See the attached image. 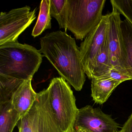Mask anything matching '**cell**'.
<instances>
[{
	"label": "cell",
	"instance_id": "obj_14",
	"mask_svg": "<svg viewBox=\"0 0 132 132\" xmlns=\"http://www.w3.org/2000/svg\"><path fill=\"white\" fill-rule=\"evenodd\" d=\"M51 16L50 13V0L41 2L40 11L31 35L34 38L40 35L45 30L51 28Z\"/></svg>",
	"mask_w": 132,
	"mask_h": 132
},
{
	"label": "cell",
	"instance_id": "obj_2",
	"mask_svg": "<svg viewBox=\"0 0 132 132\" xmlns=\"http://www.w3.org/2000/svg\"><path fill=\"white\" fill-rule=\"evenodd\" d=\"M43 56L33 46L18 41L0 45V74L24 81L32 80Z\"/></svg>",
	"mask_w": 132,
	"mask_h": 132
},
{
	"label": "cell",
	"instance_id": "obj_23",
	"mask_svg": "<svg viewBox=\"0 0 132 132\" xmlns=\"http://www.w3.org/2000/svg\"><path fill=\"white\" fill-rule=\"evenodd\" d=\"M117 132H122V131H121V130H119V131H118Z\"/></svg>",
	"mask_w": 132,
	"mask_h": 132
},
{
	"label": "cell",
	"instance_id": "obj_15",
	"mask_svg": "<svg viewBox=\"0 0 132 132\" xmlns=\"http://www.w3.org/2000/svg\"><path fill=\"white\" fill-rule=\"evenodd\" d=\"M24 81L0 74V103L11 101L14 93Z\"/></svg>",
	"mask_w": 132,
	"mask_h": 132
},
{
	"label": "cell",
	"instance_id": "obj_11",
	"mask_svg": "<svg viewBox=\"0 0 132 132\" xmlns=\"http://www.w3.org/2000/svg\"><path fill=\"white\" fill-rule=\"evenodd\" d=\"M91 96L95 103H105L114 89L122 82L110 79L92 78Z\"/></svg>",
	"mask_w": 132,
	"mask_h": 132
},
{
	"label": "cell",
	"instance_id": "obj_22",
	"mask_svg": "<svg viewBox=\"0 0 132 132\" xmlns=\"http://www.w3.org/2000/svg\"><path fill=\"white\" fill-rule=\"evenodd\" d=\"M71 132H76V130H75V129L72 130V131H71Z\"/></svg>",
	"mask_w": 132,
	"mask_h": 132
},
{
	"label": "cell",
	"instance_id": "obj_21",
	"mask_svg": "<svg viewBox=\"0 0 132 132\" xmlns=\"http://www.w3.org/2000/svg\"><path fill=\"white\" fill-rule=\"evenodd\" d=\"M74 129L76 130V132H88L85 129L80 126L74 127Z\"/></svg>",
	"mask_w": 132,
	"mask_h": 132
},
{
	"label": "cell",
	"instance_id": "obj_20",
	"mask_svg": "<svg viewBox=\"0 0 132 132\" xmlns=\"http://www.w3.org/2000/svg\"><path fill=\"white\" fill-rule=\"evenodd\" d=\"M121 130L122 132H132V113L123 124Z\"/></svg>",
	"mask_w": 132,
	"mask_h": 132
},
{
	"label": "cell",
	"instance_id": "obj_19",
	"mask_svg": "<svg viewBox=\"0 0 132 132\" xmlns=\"http://www.w3.org/2000/svg\"><path fill=\"white\" fill-rule=\"evenodd\" d=\"M102 78L110 79L122 82L127 80H132V76L125 71L113 68L104 75L96 78Z\"/></svg>",
	"mask_w": 132,
	"mask_h": 132
},
{
	"label": "cell",
	"instance_id": "obj_9",
	"mask_svg": "<svg viewBox=\"0 0 132 132\" xmlns=\"http://www.w3.org/2000/svg\"><path fill=\"white\" fill-rule=\"evenodd\" d=\"M78 126L88 132H117L120 127L111 115L89 105L78 109L74 127Z\"/></svg>",
	"mask_w": 132,
	"mask_h": 132
},
{
	"label": "cell",
	"instance_id": "obj_10",
	"mask_svg": "<svg viewBox=\"0 0 132 132\" xmlns=\"http://www.w3.org/2000/svg\"><path fill=\"white\" fill-rule=\"evenodd\" d=\"M37 93L31 85V80H25L14 93L11 102L22 118L28 112L37 99Z\"/></svg>",
	"mask_w": 132,
	"mask_h": 132
},
{
	"label": "cell",
	"instance_id": "obj_17",
	"mask_svg": "<svg viewBox=\"0 0 132 132\" xmlns=\"http://www.w3.org/2000/svg\"><path fill=\"white\" fill-rule=\"evenodd\" d=\"M120 28L127 59L132 69V26L125 20L121 21Z\"/></svg>",
	"mask_w": 132,
	"mask_h": 132
},
{
	"label": "cell",
	"instance_id": "obj_13",
	"mask_svg": "<svg viewBox=\"0 0 132 132\" xmlns=\"http://www.w3.org/2000/svg\"><path fill=\"white\" fill-rule=\"evenodd\" d=\"M21 119L11 101L0 103V132H13Z\"/></svg>",
	"mask_w": 132,
	"mask_h": 132
},
{
	"label": "cell",
	"instance_id": "obj_1",
	"mask_svg": "<svg viewBox=\"0 0 132 132\" xmlns=\"http://www.w3.org/2000/svg\"><path fill=\"white\" fill-rule=\"evenodd\" d=\"M40 40V52L61 77L76 91H81L85 82V73L75 38L65 31H57L47 34Z\"/></svg>",
	"mask_w": 132,
	"mask_h": 132
},
{
	"label": "cell",
	"instance_id": "obj_12",
	"mask_svg": "<svg viewBox=\"0 0 132 132\" xmlns=\"http://www.w3.org/2000/svg\"><path fill=\"white\" fill-rule=\"evenodd\" d=\"M113 68L110 61L107 36L96 57L91 71V79L93 78H99Z\"/></svg>",
	"mask_w": 132,
	"mask_h": 132
},
{
	"label": "cell",
	"instance_id": "obj_8",
	"mask_svg": "<svg viewBox=\"0 0 132 132\" xmlns=\"http://www.w3.org/2000/svg\"><path fill=\"white\" fill-rule=\"evenodd\" d=\"M108 27V14L103 15L99 23L81 43V61L86 75L91 79V73L98 52L105 42Z\"/></svg>",
	"mask_w": 132,
	"mask_h": 132
},
{
	"label": "cell",
	"instance_id": "obj_3",
	"mask_svg": "<svg viewBox=\"0 0 132 132\" xmlns=\"http://www.w3.org/2000/svg\"><path fill=\"white\" fill-rule=\"evenodd\" d=\"M106 0H67V28L83 40L99 23Z\"/></svg>",
	"mask_w": 132,
	"mask_h": 132
},
{
	"label": "cell",
	"instance_id": "obj_18",
	"mask_svg": "<svg viewBox=\"0 0 132 132\" xmlns=\"http://www.w3.org/2000/svg\"><path fill=\"white\" fill-rule=\"evenodd\" d=\"M110 2L112 7L125 17L132 26V0H111Z\"/></svg>",
	"mask_w": 132,
	"mask_h": 132
},
{
	"label": "cell",
	"instance_id": "obj_5",
	"mask_svg": "<svg viewBox=\"0 0 132 132\" xmlns=\"http://www.w3.org/2000/svg\"><path fill=\"white\" fill-rule=\"evenodd\" d=\"M17 126L18 132H62L50 105L47 89L37 93L33 106Z\"/></svg>",
	"mask_w": 132,
	"mask_h": 132
},
{
	"label": "cell",
	"instance_id": "obj_4",
	"mask_svg": "<svg viewBox=\"0 0 132 132\" xmlns=\"http://www.w3.org/2000/svg\"><path fill=\"white\" fill-rule=\"evenodd\" d=\"M51 107L62 132H71L78 109L73 92L62 77L52 79L47 88Z\"/></svg>",
	"mask_w": 132,
	"mask_h": 132
},
{
	"label": "cell",
	"instance_id": "obj_7",
	"mask_svg": "<svg viewBox=\"0 0 132 132\" xmlns=\"http://www.w3.org/2000/svg\"><path fill=\"white\" fill-rule=\"evenodd\" d=\"M107 14V39L113 68L125 71L132 76V69L129 64L121 33L120 14L112 7V12Z\"/></svg>",
	"mask_w": 132,
	"mask_h": 132
},
{
	"label": "cell",
	"instance_id": "obj_16",
	"mask_svg": "<svg viewBox=\"0 0 132 132\" xmlns=\"http://www.w3.org/2000/svg\"><path fill=\"white\" fill-rule=\"evenodd\" d=\"M51 16L56 19L60 29L67 31V0H50Z\"/></svg>",
	"mask_w": 132,
	"mask_h": 132
},
{
	"label": "cell",
	"instance_id": "obj_6",
	"mask_svg": "<svg viewBox=\"0 0 132 132\" xmlns=\"http://www.w3.org/2000/svg\"><path fill=\"white\" fill-rule=\"evenodd\" d=\"M36 9L25 6L0 14V45L16 42L19 36L36 18Z\"/></svg>",
	"mask_w": 132,
	"mask_h": 132
}]
</instances>
